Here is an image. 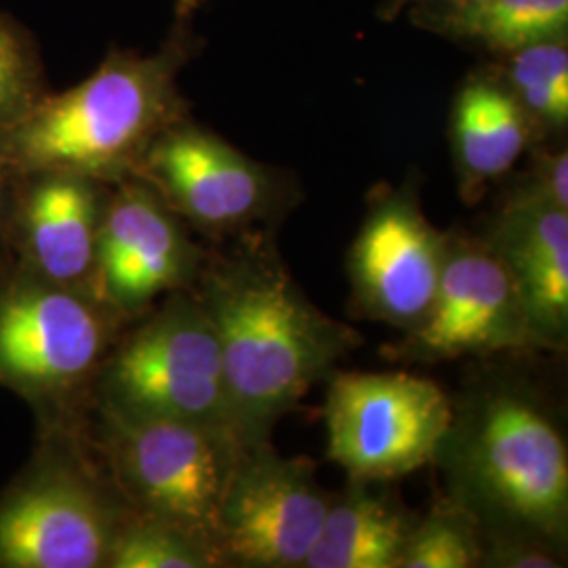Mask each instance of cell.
<instances>
[{
	"label": "cell",
	"instance_id": "obj_22",
	"mask_svg": "<svg viewBox=\"0 0 568 568\" xmlns=\"http://www.w3.org/2000/svg\"><path fill=\"white\" fill-rule=\"evenodd\" d=\"M49 91L37 39L21 21L0 11V129L18 121Z\"/></svg>",
	"mask_w": 568,
	"mask_h": 568
},
{
	"label": "cell",
	"instance_id": "obj_27",
	"mask_svg": "<svg viewBox=\"0 0 568 568\" xmlns=\"http://www.w3.org/2000/svg\"><path fill=\"white\" fill-rule=\"evenodd\" d=\"M7 257V255H4ZM4 257H0V265H2V262H4Z\"/></svg>",
	"mask_w": 568,
	"mask_h": 568
},
{
	"label": "cell",
	"instance_id": "obj_1",
	"mask_svg": "<svg viewBox=\"0 0 568 568\" xmlns=\"http://www.w3.org/2000/svg\"><path fill=\"white\" fill-rule=\"evenodd\" d=\"M192 293L211 321L243 448L272 429L335 368L361 335L323 314L262 243L204 260Z\"/></svg>",
	"mask_w": 568,
	"mask_h": 568
},
{
	"label": "cell",
	"instance_id": "obj_12",
	"mask_svg": "<svg viewBox=\"0 0 568 568\" xmlns=\"http://www.w3.org/2000/svg\"><path fill=\"white\" fill-rule=\"evenodd\" d=\"M537 347L506 265L485 241L447 234L438 288L424 323L406 333L398 356L443 363Z\"/></svg>",
	"mask_w": 568,
	"mask_h": 568
},
{
	"label": "cell",
	"instance_id": "obj_7",
	"mask_svg": "<svg viewBox=\"0 0 568 568\" xmlns=\"http://www.w3.org/2000/svg\"><path fill=\"white\" fill-rule=\"evenodd\" d=\"M131 325L103 361L93 405L211 427L239 440L217 335L192 288L166 295Z\"/></svg>",
	"mask_w": 568,
	"mask_h": 568
},
{
	"label": "cell",
	"instance_id": "obj_23",
	"mask_svg": "<svg viewBox=\"0 0 568 568\" xmlns=\"http://www.w3.org/2000/svg\"><path fill=\"white\" fill-rule=\"evenodd\" d=\"M508 194L568 211L567 150H541L535 145L527 173L518 178Z\"/></svg>",
	"mask_w": 568,
	"mask_h": 568
},
{
	"label": "cell",
	"instance_id": "obj_8",
	"mask_svg": "<svg viewBox=\"0 0 568 568\" xmlns=\"http://www.w3.org/2000/svg\"><path fill=\"white\" fill-rule=\"evenodd\" d=\"M325 419L328 459L349 480L382 485L434 462L453 405L443 387L408 373H339Z\"/></svg>",
	"mask_w": 568,
	"mask_h": 568
},
{
	"label": "cell",
	"instance_id": "obj_13",
	"mask_svg": "<svg viewBox=\"0 0 568 568\" xmlns=\"http://www.w3.org/2000/svg\"><path fill=\"white\" fill-rule=\"evenodd\" d=\"M447 234L422 211L415 183L377 190L347 255L358 310L379 323L413 331L432 307Z\"/></svg>",
	"mask_w": 568,
	"mask_h": 568
},
{
	"label": "cell",
	"instance_id": "obj_24",
	"mask_svg": "<svg viewBox=\"0 0 568 568\" xmlns=\"http://www.w3.org/2000/svg\"><path fill=\"white\" fill-rule=\"evenodd\" d=\"M457 2H467V0H387L382 18L396 20L400 13H405L410 7H417V4H457Z\"/></svg>",
	"mask_w": 568,
	"mask_h": 568
},
{
	"label": "cell",
	"instance_id": "obj_11",
	"mask_svg": "<svg viewBox=\"0 0 568 568\" xmlns=\"http://www.w3.org/2000/svg\"><path fill=\"white\" fill-rule=\"evenodd\" d=\"M328 506L310 459L283 457L270 443L243 448L222 506L225 565L304 567Z\"/></svg>",
	"mask_w": 568,
	"mask_h": 568
},
{
	"label": "cell",
	"instance_id": "obj_14",
	"mask_svg": "<svg viewBox=\"0 0 568 568\" xmlns=\"http://www.w3.org/2000/svg\"><path fill=\"white\" fill-rule=\"evenodd\" d=\"M108 192L110 185L72 173L16 178L0 243L30 272L91 293Z\"/></svg>",
	"mask_w": 568,
	"mask_h": 568
},
{
	"label": "cell",
	"instance_id": "obj_10",
	"mask_svg": "<svg viewBox=\"0 0 568 568\" xmlns=\"http://www.w3.org/2000/svg\"><path fill=\"white\" fill-rule=\"evenodd\" d=\"M204 260L185 224L148 183L126 178L110 185L91 293L126 323L166 295L190 291Z\"/></svg>",
	"mask_w": 568,
	"mask_h": 568
},
{
	"label": "cell",
	"instance_id": "obj_15",
	"mask_svg": "<svg viewBox=\"0 0 568 568\" xmlns=\"http://www.w3.org/2000/svg\"><path fill=\"white\" fill-rule=\"evenodd\" d=\"M485 243L516 284L537 347L568 342V211L506 194Z\"/></svg>",
	"mask_w": 568,
	"mask_h": 568
},
{
	"label": "cell",
	"instance_id": "obj_20",
	"mask_svg": "<svg viewBox=\"0 0 568 568\" xmlns=\"http://www.w3.org/2000/svg\"><path fill=\"white\" fill-rule=\"evenodd\" d=\"M224 560L201 539L145 514H131L119 528L105 568H213Z\"/></svg>",
	"mask_w": 568,
	"mask_h": 568
},
{
	"label": "cell",
	"instance_id": "obj_6",
	"mask_svg": "<svg viewBox=\"0 0 568 568\" xmlns=\"http://www.w3.org/2000/svg\"><path fill=\"white\" fill-rule=\"evenodd\" d=\"M87 432L126 506L201 539L222 560V506L243 447L230 434L91 405ZM227 567V565H225Z\"/></svg>",
	"mask_w": 568,
	"mask_h": 568
},
{
	"label": "cell",
	"instance_id": "obj_18",
	"mask_svg": "<svg viewBox=\"0 0 568 568\" xmlns=\"http://www.w3.org/2000/svg\"><path fill=\"white\" fill-rule=\"evenodd\" d=\"M365 480L331 497L325 525L304 568H398L413 520Z\"/></svg>",
	"mask_w": 568,
	"mask_h": 568
},
{
	"label": "cell",
	"instance_id": "obj_2",
	"mask_svg": "<svg viewBox=\"0 0 568 568\" xmlns=\"http://www.w3.org/2000/svg\"><path fill=\"white\" fill-rule=\"evenodd\" d=\"M199 47L192 26H173L154 53L112 49L91 77L49 91L0 129V169L11 178L72 173L105 185L133 178L152 142L190 114L180 77Z\"/></svg>",
	"mask_w": 568,
	"mask_h": 568
},
{
	"label": "cell",
	"instance_id": "obj_16",
	"mask_svg": "<svg viewBox=\"0 0 568 568\" xmlns=\"http://www.w3.org/2000/svg\"><path fill=\"white\" fill-rule=\"evenodd\" d=\"M448 142L459 194L476 203L488 185L504 180L539 135L508 87L490 70H476L455 93Z\"/></svg>",
	"mask_w": 568,
	"mask_h": 568
},
{
	"label": "cell",
	"instance_id": "obj_3",
	"mask_svg": "<svg viewBox=\"0 0 568 568\" xmlns=\"http://www.w3.org/2000/svg\"><path fill=\"white\" fill-rule=\"evenodd\" d=\"M450 499L485 541H525L562 554L568 537L567 443L544 405L520 387L488 384L453 408L436 450Z\"/></svg>",
	"mask_w": 568,
	"mask_h": 568
},
{
	"label": "cell",
	"instance_id": "obj_19",
	"mask_svg": "<svg viewBox=\"0 0 568 568\" xmlns=\"http://www.w3.org/2000/svg\"><path fill=\"white\" fill-rule=\"evenodd\" d=\"M490 70L508 87L539 142L568 129V39L535 42L497 58Z\"/></svg>",
	"mask_w": 568,
	"mask_h": 568
},
{
	"label": "cell",
	"instance_id": "obj_17",
	"mask_svg": "<svg viewBox=\"0 0 568 568\" xmlns=\"http://www.w3.org/2000/svg\"><path fill=\"white\" fill-rule=\"evenodd\" d=\"M408 18L427 32L504 58L535 42L568 39V0H467L417 4Z\"/></svg>",
	"mask_w": 568,
	"mask_h": 568
},
{
	"label": "cell",
	"instance_id": "obj_4",
	"mask_svg": "<svg viewBox=\"0 0 568 568\" xmlns=\"http://www.w3.org/2000/svg\"><path fill=\"white\" fill-rule=\"evenodd\" d=\"M126 325L93 293L51 283L7 253L0 265V387L30 406L37 432L84 426L103 361Z\"/></svg>",
	"mask_w": 568,
	"mask_h": 568
},
{
	"label": "cell",
	"instance_id": "obj_26",
	"mask_svg": "<svg viewBox=\"0 0 568 568\" xmlns=\"http://www.w3.org/2000/svg\"><path fill=\"white\" fill-rule=\"evenodd\" d=\"M13 190H16V178H11L4 169H0V222L9 209Z\"/></svg>",
	"mask_w": 568,
	"mask_h": 568
},
{
	"label": "cell",
	"instance_id": "obj_21",
	"mask_svg": "<svg viewBox=\"0 0 568 568\" xmlns=\"http://www.w3.org/2000/svg\"><path fill=\"white\" fill-rule=\"evenodd\" d=\"M485 535L464 506L448 499L413 523L398 558V568L480 567Z\"/></svg>",
	"mask_w": 568,
	"mask_h": 568
},
{
	"label": "cell",
	"instance_id": "obj_9",
	"mask_svg": "<svg viewBox=\"0 0 568 568\" xmlns=\"http://www.w3.org/2000/svg\"><path fill=\"white\" fill-rule=\"evenodd\" d=\"M206 236L222 239L270 220L283 206L281 175L203 124L183 116L145 150L135 175Z\"/></svg>",
	"mask_w": 568,
	"mask_h": 568
},
{
	"label": "cell",
	"instance_id": "obj_25",
	"mask_svg": "<svg viewBox=\"0 0 568 568\" xmlns=\"http://www.w3.org/2000/svg\"><path fill=\"white\" fill-rule=\"evenodd\" d=\"M201 0H175V23L178 28H187L192 26V18L199 9Z\"/></svg>",
	"mask_w": 568,
	"mask_h": 568
},
{
	"label": "cell",
	"instance_id": "obj_5",
	"mask_svg": "<svg viewBox=\"0 0 568 568\" xmlns=\"http://www.w3.org/2000/svg\"><path fill=\"white\" fill-rule=\"evenodd\" d=\"M131 508L87 424L37 432V447L0 490V568H105Z\"/></svg>",
	"mask_w": 568,
	"mask_h": 568
}]
</instances>
